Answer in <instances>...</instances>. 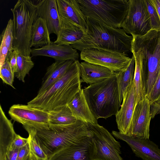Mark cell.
<instances>
[{"instance_id":"6da1fadb","label":"cell","mask_w":160,"mask_h":160,"mask_svg":"<svg viewBox=\"0 0 160 160\" xmlns=\"http://www.w3.org/2000/svg\"><path fill=\"white\" fill-rule=\"evenodd\" d=\"M86 32L82 38L72 45L80 51L87 48H98L124 53L132 52V36L128 35L123 29L114 28L86 18Z\"/></svg>"},{"instance_id":"7a4b0ae2","label":"cell","mask_w":160,"mask_h":160,"mask_svg":"<svg viewBox=\"0 0 160 160\" xmlns=\"http://www.w3.org/2000/svg\"><path fill=\"white\" fill-rule=\"evenodd\" d=\"M41 147L49 159L53 155L89 136L86 123L77 120L66 125L49 124L46 128L23 126Z\"/></svg>"},{"instance_id":"3957f363","label":"cell","mask_w":160,"mask_h":160,"mask_svg":"<svg viewBox=\"0 0 160 160\" xmlns=\"http://www.w3.org/2000/svg\"><path fill=\"white\" fill-rule=\"evenodd\" d=\"M80 65L74 61L60 79L27 104L48 111L67 105L82 89Z\"/></svg>"},{"instance_id":"277c9868","label":"cell","mask_w":160,"mask_h":160,"mask_svg":"<svg viewBox=\"0 0 160 160\" xmlns=\"http://www.w3.org/2000/svg\"><path fill=\"white\" fill-rule=\"evenodd\" d=\"M132 52L139 61L148 98L160 72V30L151 29L143 35L133 37Z\"/></svg>"},{"instance_id":"5b68a950","label":"cell","mask_w":160,"mask_h":160,"mask_svg":"<svg viewBox=\"0 0 160 160\" xmlns=\"http://www.w3.org/2000/svg\"><path fill=\"white\" fill-rule=\"evenodd\" d=\"M92 112L98 120L116 115L121 103L115 72L110 77L82 89Z\"/></svg>"},{"instance_id":"8992f818","label":"cell","mask_w":160,"mask_h":160,"mask_svg":"<svg viewBox=\"0 0 160 160\" xmlns=\"http://www.w3.org/2000/svg\"><path fill=\"white\" fill-rule=\"evenodd\" d=\"M13 50L24 56H30L32 27L37 18L35 3L29 0H18L13 8Z\"/></svg>"},{"instance_id":"52a82bcc","label":"cell","mask_w":160,"mask_h":160,"mask_svg":"<svg viewBox=\"0 0 160 160\" xmlns=\"http://www.w3.org/2000/svg\"><path fill=\"white\" fill-rule=\"evenodd\" d=\"M86 18L106 26L121 28L128 10L127 0H77Z\"/></svg>"},{"instance_id":"ba28073f","label":"cell","mask_w":160,"mask_h":160,"mask_svg":"<svg viewBox=\"0 0 160 160\" xmlns=\"http://www.w3.org/2000/svg\"><path fill=\"white\" fill-rule=\"evenodd\" d=\"M85 123L95 147L94 160H123L120 143L107 129L98 123Z\"/></svg>"},{"instance_id":"9c48e42d","label":"cell","mask_w":160,"mask_h":160,"mask_svg":"<svg viewBox=\"0 0 160 160\" xmlns=\"http://www.w3.org/2000/svg\"><path fill=\"white\" fill-rule=\"evenodd\" d=\"M121 28L133 37L143 35L151 29L145 0H129L128 12Z\"/></svg>"},{"instance_id":"30bf717a","label":"cell","mask_w":160,"mask_h":160,"mask_svg":"<svg viewBox=\"0 0 160 160\" xmlns=\"http://www.w3.org/2000/svg\"><path fill=\"white\" fill-rule=\"evenodd\" d=\"M81 60L100 65L114 72L124 70L129 64L131 58L120 52L98 48L84 49L80 54Z\"/></svg>"},{"instance_id":"8fae6325","label":"cell","mask_w":160,"mask_h":160,"mask_svg":"<svg viewBox=\"0 0 160 160\" xmlns=\"http://www.w3.org/2000/svg\"><path fill=\"white\" fill-rule=\"evenodd\" d=\"M8 113L11 118L22 124L36 128H48L49 112L28 105L14 104L11 107Z\"/></svg>"},{"instance_id":"7c38bea8","label":"cell","mask_w":160,"mask_h":160,"mask_svg":"<svg viewBox=\"0 0 160 160\" xmlns=\"http://www.w3.org/2000/svg\"><path fill=\"white\" fill-rule=\"evenodd\" d=\"M152 116L150 104L147 97L136 105L128 135L138 138L149 139Z\"/></svg>"},{"instance_id":"4fadbf2b","label":"cell","mask_w":160,"mask_h":160,"mask_svg":"<svg viewBox=\"0 0 160 160\" xmlns=\"http://www.w3.org/2000/svg\"><path fill=\"white\" fill-rule=\"evenodd\" d=\"M16 134L11 121L0 105V160H17L19 149L14 143Z\"/></svg>"},{"instance_id":"5bb4252c","label":"cell","mask_w":160,"mask_h":160,"mask_svg":"<svg viewBox=\"0 0 160 160\" xmlns=\"http://www.w3.org/2000/svg\"><path fill=\"white\" fill-rule=\"evenodd\" d=\"M95 155V147L90 135L57 152L48 160H94Z\"/></svg>"},{"instance_id":"9a60e30c","label":"cell","mask_w":160,"mask_h":160,"mask_svg":"<svg viewBox=\"0 0 160 160\" xmlns=\"http://www.w3.org/2000/svg\"><path fill=\"white\" fill-rule=\"evenodd\" d=\"M112 134L126 142L137 157L143 160H160V148L149 139L134 138L115 131Z\"/></svg>"},{"instance_id":"2e32d148","label":"cell","mask_w":160,"mask_h":160,"mask_svg":"<svg viewBox=\"0 0 160 160\" xmlns=\"http://www.w3.org/2000/svg\"><path fill=\"white\" fill-rule=\"evenodd\" d=\"M135 105L136 90L133 78L124 94L121 108L115 115L118 128L121 133L128 134Z\"/></svg>"},{"instance_id":"e0dca14e","label":"cell","mask_w":160,"mask_h":160,"mask_svg":"<svg viewBox=\"0 0 160 160\" xmlns=\"http://www.w3.org/2000/svg\"><path fill=\"white\" fill-rule=\"evenodd\" d=\"M31 57L42 56L54 58L55 61L64 62L72 60H78L79 55L77 50L71 45H58L54 42L39 48H33L31 50Z\"/></svg>"},{"instance_id":"ac0fdd59","label":"cell","mask_w":160,"mask_h":160,"mask_svg":"<svg viewBox=\"0 0 160 160\" xmlns=\"http://www.w3.org/2000/svg\"><path fill=\"white\" fill-rule=\"evenodd\" d=\"M37 17L46 22L50 34L58 36L60 26L59 15L56 0H39L35 3Z\"/></svg>"},{"instance_id":"d6986e66","label":"cell","mask_w":160,"mask_h":160,"mask_svg":"<svg viewBox=\"0 0 160 160\" xmlns=\"http://www.w3.org/2000/svg\"><path fill=\"white\" fill-rule=\"evenodd\" d=\"M60 17L68 19L78 26L84 33L86 30L87 18L77 0H56Z\"/></svg>"},{"instance_id":"ffe728a7","label":"cell","mask_w":160,"mask_h":160,"mask_svg":"<svg viewBox=\"0 0 160 160\" xmlns=\"http://www.w3.org/2000/svg\"><path fill=\"white\" fill-rule=\"evenodd\" d=\"M80 65L81 82L90 85L105 80L115 72L105 67L86 61L80 63Z\"/></svg>"},{"instance_id":"44dd1931","label":"cell","mask_w":160,"mask_h":160,"mask_svg":"<svg viewBox=\"0 0 160 160\" xmlns=\"http://www.w3.org/2000/svg\"><path fill=\"white\" fill-rule=\"evenodd\" d=\"M60 20L59 31L57 39L54 42L55 43L72 45L82 38L84 33L78 26L61 17Z\"/></svg>"},{"instance_id":"7402d4cb","label":"cell","mask_w":160,"mask_h":160,"mask_svg":"<svg viewBox=\"0 0 160 160\" xmlns=\"http://www.w3.org/2000/svg\"><path fill=\"white\" fill-rule=\"evenodd\" d=\"M67 105L77 120L85 123L98 124V120L90 109L82 89L76 95Z\"/></svg>"},{"instance_id":"603a6c76","label":"cell","mask_w":160,"mask_h":160,"mask_svg":"<svg viewBox=\"0 0 160 160\" xmlns=\"http://www.w3.org/2000/svg\"><path fill=\"white\" fill-rule=\"evenodd\" d=\"M74 62L72 60L55 61L48 67L38 94L43 92L60 79Z\"/></svg>"},{"instance_id":"cb8c5ba5","label":"cell","mask_w":160,"mask_h":160,"mask_svg":"<svg viewBox=\"0 0 160 160\" xmlns=\"http://www.w3.org/2000/svg\"><path fill=\"white\" fill-rule=\"evenodd\" d=\"M50 34L46 22L40 18H36L32 30L30 45L32 47L44 46L50 43Z\"/></svg>"},{"instance_id":"d4e9b609","label":"cell","mask_w":160,"mask_h":160,"mask_svg":"<svg viewBox=\"0 0 160 160\" xmlns=\"http://www.w3.org/2000/svg\"><path fill=\"white\" fill-rule=\"evenodd\" d=\"M48 112L49 124L66 125L77 121L67 105Z\"/></svg>"},{"instance_id":"484cf974","label":"cell","mask_w":160,"mask_h":160,"mask_svg":"<svg viewBox=\"0 0 160 160\" xmlns=\"http://www.w3.org/2000/svg\"><path fill=\"white\" fill-rule=\"evenodd\" d=\"M135 66V57L132 54L131 61L127 68L121 71L115 72L121 103L122 101L123 96L126 90L133 78Z\"/></svg>"},{"instance_id":"4316f807","label":"cell","mask_w":160,"mask_h":160,"mask_svg":"<svg viewBox=\"0 0 160 160\" xmlns=\"http://www.w3.org/2000/svg\"><path fill=\"white\" fill-rule=\"evenodd\" d=\"M17 71L15 75L20 81L25 82L24 78L34 66L30 56H24L18 53L17 58Z\"/></svg>"},{"instance_id":"83f0119b","label":"cell","mask_w":160,"mask_h":160,"mask_svg":"<svg viewBox=\"0 0 160 160\" xmlns=\"http://www.w3.org/2000/svg\"><path fill=\"white\" fill-rule=\"evenodd\" d=\"M134 57L135 66L133 81L136 90V105L139 101L146 97L144 92L139 61L137 57Z\"/></svg>"},{"instance_id":"f1b7e54d","label":"cell","mask_w":160,"mask_h":160,"mask_svg":"<svg viewBox=\"0 0 160 160\" xmlns=\"http://www.w3.org/2000/svg\"><path fill=\"white\" fill-rule=\"evenodd\" d=\"M0 68V78L3 82L15 89L13 85L15 73L7 58Z\"/></svg>"},{"instance_id":"f546056e","label":"cell","mask_w":160,"mask_h":160,"mask_svg":"<svg viewBox=\"0 0 160 160\" xmlns=\"http://www.w3.org/2000/svg\"><path fill=\"white\" fill-rule=\"evenodd\" d=\"M0 39L3 40L8 49V52L13 50V20L10 19L2 32Z\"/></svg>"},{"instance_id":"4dcf8cb0","label":"cell","mask_w":160,"mask_h":160,"mask_svg":"<svg viewBox=\"0 0 160 160\" xmlns=\"http://www.w3.org/2000/svg\"><path fill=\"white\" fill-rule=\"evenodd\" d=\"M151 22V29L160 30V20L158 12L150 0H145Z\"/></svg>"},{"instance_id":"1f68e13d","label":"cell","mask_w":160,"mask_h":160,"mask_svg":"<svg viewBox=\"0 0 160 160\" xmlns=\"http://www.w3.org/2000/svg\"><path fill=\"white\" fill-rule=\"evenodd\" d=\"M148 98L150 105L154 102L160 104V72Z\"/></svg>"},{"instance_id":"d6a6232c","label":"cell","mask_w":160,"mask_h":160,"mask_svg":"<svg viewBox=\"0 0 160 160\" xmlns=\"http://www.w3.org/2000/svg\"><path fill=\"white\" fill-rule=\"evenodd\" d=\"M28 137L31 149L38 159L39 160H48L47 156L34 138L30 135H29Z\"/></svg>"},{"instance_id":"836d02e7","label":"cell","mask_w":160,"mask_h":160,"mask_svg":"<svg viewBox=\"0 0 160 160\" xmlns=\"http://www.w3.org/2000/svg\"><path fill=\"white\" fill-rule=\"evenodd\" d=\"M18 55V52L16 51L13 50L8 52L6 58L15 74L17 71V58Z\"/></svg>"},{"instance_id":"e575fe53","label":"cell","mask_w":160,"mask_h":160,"mask_svg":"<svg viewBox=\"0 0 160 160\" xmlns=\"http://www.w3.org/2000/svg\"><path fill=\"white\" fill-rule=\"evenodd\" d=\"M1 44L0 48V68L4 63L8 52V49L4 41L0 39Z\"/></svg>"},{"instance_id":"d590c367","label":"cell","mask_w":160,"mask_h":160,"mask_svg":"<svg viewBox=\"0 0 160 160\" xmlns=\"http://www.w3.org/2000/svg\"><path fill=\"white\" fill-rule=\"evenodd\" d=\"M29 140L28 137L27 138H23L16 134L14 138V143L17 148H20L26 145Z\"/></svg>"},{"instance_id":"8d00e7d4","label":"cell","mask_w":160,"mask_h":160,"mask_svg":"<svg viewBox=\"0 0 160 160\" xmlns=\"http://www.w3.org/2000/svg\"><path fill=\"white\" fill-rule=\"evenodd\" d=\"M150 112L152 119H153L157 114H160V104L154 102L150 105Z\"/></svg>"},{"instance_id":"74e56055","label":"cell","mask_w":160,"mask_h":160,"mask_svg":"<svg viewBox=\"0 0 160 160\" xmlns=\"http://www.w3.org/2000/svg\"><path fill=\"white\" fill-rule=\"evenodd\" d=\"M156 8L160 20V0H150Z\"/></svg>"}]
</instances>
